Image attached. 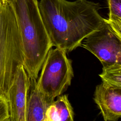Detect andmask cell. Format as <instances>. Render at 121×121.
<instances>
[{"mask_svg": "<svg viewBox=\"0 0 121 121\" xmlns=\"http://www.w3.org/2000/svg\"><path fill=\"white\" fill-rule=\"evenodd\" d=\"M81 45L96 57L103 68L121 66V40L106 20Z\"/></svg>", "mask_w": 121, "mask_h": 121, "instance_id": "5b68a950", "label": "cell"}, {"mask_svg": "<svg viewBox=\"0 0 121 121\" xmlns=\"http://www.w3.org/2000/svg\"><path fill=\"white\" fill-rule=\"evenodd\" d=\"M109 9V16L121 19V0H107Z\"/></svg>", "mask_w": 121, "mask_h": 121, "instance_id": "7c38bea8", "label": "cell"}, {"mask_svg": "<svg viewBox=\"0 0 121 121\" xmlns=\"http://www.w3.org/2000/svg\"><path fill=\"white\" fill-rule=\"evenodd\" d=\"M74 112L68 95H60L52 103L46 112L44 121H73Z\"/></svg>", "mask_w": 121, "mask_h": 121, "instance_id": "9c48e42d", "label": "cell"}, {"mask_svg": "<svg viewBox=\"0 0 121 121\" xmlns=\"http://www.w3.org/2000/svg\"><path fill=\"white\" fill-rule=\"evenodd\" d=\"M21 36L11 0H0V95L8 98L17 67L23 63Z\"/></svg>", "mask_w": 121, "mask_h": 121, "instance_id": "3957f363", "label": "cell"}, {"mask_svg": "<svg viewBox=\"0 0 121 121\" xmlns=\"http://www.w3.org/2000/svg\"><path fill=\"white\" fill-rule=\"evenodd\" d=\"M31 86L27 102V121H44L47 108L50 104L38 90L37 80L30 79Z\"/></svg>", "mask_w": 121, "mask_h": 121, "instance_id": "ba28073f", "label": "cell"}, {"mask_svg": "<svg viewBox=\"0 0 121 121\" xmlns=\"http://www.w3.org/2000/svg\"><path fill=\"white\" fill-rule=\"evenodd\" d=\"M30 86V78L23 64H21L17 67L8 93L10 121H27V102Z\"/></svg>", "mask_w": 121, "mask_h": 121, "instance_id": "8992f818", "label": "cell"}, {"mask_svg": "<svg viewBox=\"0 0 121 121\" xmlns=\"http://www.w3.org/2000/svg\"><path fill=\"white\" fill-rule=\"evenodd\" d=\"M40 12L53 46L70 52L104 22L100 5L87 0H40Z\"/></svg>", "mask_w": 121, "mask_h": 121, "instance_id": "6da1fadb", "label": "cell"}, {"mask_svg": "<svg viewBox=\"0 0 121 121\" xmlns=\"http://www.w3.org/2000/svg\"><path fill=\"white\" fill-rule=\"evenodd\" d=\"M66 53L58 47L51 48L37 79V89L50 104L70 85L74 76L72 62Z\"/></svg>", "mask_w": 121, "mask_h": 121, "instance_id": "277c9868", "label": "cell"}, {"mask_svg": "<svg viewBox=\"0 0 121 121\" xmlns=\"http://www.w3.org/2000/svg\"><path fill=\"white\" fill-rule=\"evenodd\" d=\"M23 47V65L30 78L37 80L43 61L53 47L37 0H11Z\"/></svg>", "mask_w": 121, "mask_h": 121, "instance_id": "7a4b0ae2", "label": "cell"}, {"mask_svg": "<svg viewBox=\"0 0 121 121\" xmlns=\"http://www.w3.org/2000/svg\"><path fill=\"white\" fill-rule=\"evenodd\" d=\"M9 101L3 95H0V121H10Z\"/></svg>", "mask_w": 121, "mask_h": 121, "instance_id": "8fae6325", "label": "cell"}, {"mask_svg": "<svg viewBox=\"0 0 121 121\" xmlns=\"http://www.w3.org/2000/svg\"><path fill=\"white\" fill-rule=\"evenodd\" d=\"M99 76L103 82L113 87L121 88V66L103 68Z\"/></svg>", "mask_w": 121, "mask_h": 121, "instance_id": "30bf717a", "label": "cell"}, {"mask_svg": "<svg viewBox=\"0 0 121 121\" xmlns=\"http://www.w3.org/2000/svg\"><path fill=\"white\" fill-rule=\"evenodd\" d=\"M94 101L105 121H116L121 118V88L102 82L95 88Z\"/></svg>", "mask_w": 121, "mask_h": 121, "instance_id": "52a82bcc", "label": "cell"}, {"mask_svg": "<svg viewBox=\"0 0 121 121\" xmlns=\"http://www.w3.org/2000/svg\"><path fill=\"white\" fill-rule=\"evenodd\" d=\"M106 20L121 40V19L116 17L109 16L108 18L106 19Z\"/></svg>", "mask_w": 121, "mask_h": 121, "instance_id": "4fadbf2b", "label": "cell"}]
</instances>
